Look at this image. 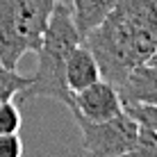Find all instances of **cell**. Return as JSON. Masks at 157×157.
<instances>
[{
  "mask_svg": "<svg viewBox=\"0 0 157 157\" xmlns=\"http://www.w3.org/2000/svg\"><path fill=\"white\" fill-rule=\"evenodd\" d=\"M130 157H157V130L139 123L137 141H134V148L130 153Z\"/></svg>",
  "mask_w": 157,
  "mask_h": 157,
  "instance_id": "30bf717a",
  "label": "cell"
},
{
  "mask_svg": "<svg viewBox=\"0 0 157 157\" xmlns=\"http://www.w3.org/2000/svg\"><path fill=\"white\" fill-rule=\"evenodd\" d=\"M68 5H71V16L75 28H78L80 36H84L112 12L116 0H71Z\"/></svg>",
  "mask_w": 157,
  "mask_h": 157,
  "instance_id": "ba28073f",
  "label": "cell"
},
{
  "mask_svg": "<svg viewBox=\"0 0 157 157\" xmlns=\"http://www.w3.org/2000/svg\"><path fill=\"white\" fill-rule=\"evenodd\" d=\"M150 62H157V50H155V55H153V59H150Z\"/></svg>",
  "mask_w": 157,
  "mask_h": 157,
  "instance_id": "5bb4252c",
  "label": "cell"
},
{
  "mask_svg": "<svg viewBox=\"0 0 157 157\" xmlns=\"http://www.w3.org/2000/svg\"><path fill=\"white\" fill-rule=\"evenodd\" d=\"M23 155V141L18 132L0 134V157H21Z\"/></svg>",
  "mask_w": 157,
  "mask_h": 157,
  "instance_id": "4fadbf2b",
  "label": "cell"
},
{
  "mask_svg": "<svg viewBox=\"0 0 157 157\" xmlns=\"http://www.w3.org/2000/svg\"><path fill=\"white\" fill-rule=\"evenodd\" d=\"M82 41L78 28L71 16V5L57 0L52 7L50 21H48L43 41L36 50V73L32 75V82L16 96V102L30 100V98H55L66 109L73 105V94L66 86L64 68H66V57L78 43Z\"/></svg>",
  "mask_w": 157,
  "mask_h": 157,
  "instance_id": "7a4b0ae2",
  "label": "cell"
},
{
  "mask_svg": "<svg viewBox=\"0 0 157 157\" xmlns=\"http://www.w3.org/2000/svg\"><path fill=\"white\" fill-rule=\"evenodd\" d=\"M82 134V150L94 157H123L130 155L137 141L139 123L128 109L105 118V121H86L73 116Z\"/></svg>",
  "mask_w": 157,
  "mask_h": 157,
  "instance_id": "277c9868",
  "label": "cell"
},
{
  "mask_svg": "<svg viewBox=\"0 0 157 157\" xmlns=\"http://www.w3.org/2000/svg\"><path fill=\"white\" fill-rule=\"evenodd\" d=\"M123 109H128L139 123H144V125L157 130V107H148V105H128V107H123Z\"/></svg>",
  "mask_w": 157,
  "mask_h": 157,
  "instance_id": "7c38bea8",
  "label": "cell"
},
{
  "mask_svg": "<svg viewBox=\"0 0 157 157\" xmlns=\"http://www.w3.org/2000/svg\"><path fill=\"white\" fill-rule=\"evenodd\" d=\"M62 2H71V0H62Z\"/></svg>",
  "mask_w": 157,
  "mask_h": 157,
  "instance_id": "9a60e30c",
  "label": "cell"
},
{
  "mask_svg": "<svg viewBox=\"0 0 157 157\" xmlns=\"http://www.w3.org/2000/svg\"><path fill=\"white\" fill-rule=\"evenodd\" d=\"M23 116L16 105V100H5L0 102V134H12L21 130Z\"/></svg>",
  "mask_w": 157,
  "mask_h": 157,
  "instance_id": "8fae6325",
  "label": "cell"
},
{
  "mask_svg": "<svg viewBox=\"0 0 157 157\" xmlns=\"http://www.w3.org/2000/svg\"><path fill=\"white\" fill-rule=\"evenodd\" d=\"M82 43L94 52L102 80L121 86L125 75L157 50V0H116Z\"/></svg>",
  "mask_w": 157,
  "mask_h": 157,
  "instance_id": "6da1fadb",
  "label": "cell"
},
{
  "mask_svg": "<svg viewBox=\"0 0 157 157\" xmlns=\"http://www.w3.org/2000/svg\"><path fill=\"white\" fill-rule=\"evenodd\" d=\"M32 82V75H21L16 68H9L0 62V102L14 100Z\"/></svg>",
  "mask_w": 157,
  "mask_h": 157,
  "instance_id": "9c48e42d",
  "label": "cell"
},
{
  "mask_svg": "<svg viewBox=\"0 0 157 157\" xmlns=\"http://www.w3.org/2000/svg\"><path fill=\"white\" fill-rule=\"evenodd\" d=\"M57 0H0V62L16 68L28 52H36Z\"/></svg>",
  "mask_w": 157,
  "mask_h": 157,
  "instance_id": "3957f363",
  "label": "cell"
},
{
  "mask_svg": "<svg viewBox=\"0 0 157 157\" xmlns=\"http://www.w3.org/2000/svg\"><path fill=\"white\" fill-rule=\"evenodd\" d=\"M64 78H66V86L71 89V94H78L84 86L94 84L96 80H100V66L96 62L94 52L89 50V46H84L82 41L68 52L66 57V68H64Z\"/></svg>",
  "mask_w": 157,
  "mask_h": 157,
  "instance_id": "52a82bcc",
  "label": "cell"
},
{
  "mask_svg": "<svg viewBox=\"0 0 157 157\" xmlns=\"http://www.w3.org/2000/svg\"><path fill=\"white\" fill-rule=\"evenodd\" d=\"M123 109L118 86H114L107 80H96L94 84L84 86L82 91L73 94L71 116H80L86 121H105V118L118 114Z\"/></svg>",
  "mask_w": 157,
  "mask_h": 157,
  "instance_id": "5b68a950",
  "label": "cell"
},
{
  "mask_svg": "<svg viewBox=\"0 0 157 157\" xmlns=\"http://www.w3.org/2000/svg\"><path fill=\"white\" fill-rule=\"evenodd\" d=\"M123 107L148 105L157 107V62H146L134 66L118 86Z\"/></svg>",
  "mask_w": 157,
  "mask_h": 157,
  "instance_id": "8992f818",
  "label": "cell"
}]
</instances>
